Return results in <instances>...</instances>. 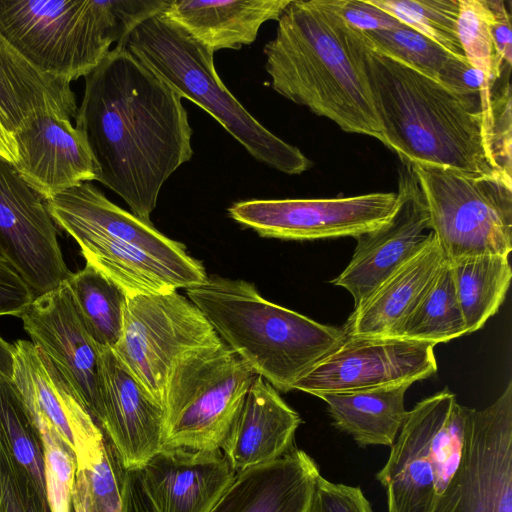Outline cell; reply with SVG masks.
<instances>
[{
	"instance_id": "1",
	"label": "cell",
	"mask_w": 512,
	"mask_h": 512,
	"mask_svg": "<svg viewBox=\"0 0 512 512\" xmlns=\"http://www.w3.org/2000/svg\"><path fill=\"white\" fill-rule=\"evenodd\" d=\"M84 78L75 127L99 167L98 182L151 222L163 184L193 155L182 98L123 45Z\"/></svg>"
},
{
	"instance_id": "2",
	"label": "cell",
	"mask_w": 512,
	"mask_h": 512,
	"mask_svg": "<svg viewBox=\"0 0 512 512\" xmlns=\"http://www.w3.org/2000/svg\"><path fill=\"white\" fill-rule=\"evenodd\" d=\"M264 45L271 87L341 130L383 141L367 72L371 48L333 0H290Z\"/></svg>"
},
{
	"instance_id": "3",
	"label": "cell",
	"mask_w": 512,
	"mask_h": 512,
	"mask_svg": "<svg viewBox=\"0 0 512 512\" xmlns=\"http://www.w3.org/2000/svg\"><path fill=\"white\" fill-rule=\"evenodd\" d=\"M367 72L382 127V143L410 163L512 179L493 161L481 100L372 49Z\"/></svg>"
},
{
	"instance_id": "4",
	"label": "cell",
	"mask_w": 512,
	"mask_h": 512,
	"mask_svg": "<svg viewBox=\"0 0 512 512\" xmlns=\"http://www.w3.org/2000/svg\"><path fill=\"white\" fill-rule=\"evenodd\" d=\"M186 295L222 342L278 392L293 390L346 338L342 328L274 304L244 280L207 277Z\"/></svg>"
},
{
	"instance_id": "5",
	"label": "cell",
	"mask_w": 512,
	"mask_h": 512,
	"mask_svg": "<svg viewBox=\"0 0 512 512\" xmlns=\"http://www.w3.org/2000/svg\"><path fill=\"white\" fill-rule=\"evenodd\" d=\"M168 0H0V33L43 73L85 77Z\"/></svg>"
},
{
	"instance_id": "6",
	"label": "cell",
	"mask_w": 512,
	"mask_h": 512,
	"mask_svg": "<svg viewBox=\"0 0 512 512\" xmlns=\"http://www.w3.org/2000/svg\"><path fill=\"white\" fill-rule=\"evenodd\" d=\"M161 12L138 24L121 45L210 114L255 160L288 175L309 170L312 161L263 126L223 84L214 52Z\"/></svg>"
},
{
	"instance_id": "7",
	"label": "cell",
	"mask_w": 512,
	"mask_h": 512,
	"mask_svg": "<svg viewBox=\"0 0 512 512\" xmlns=\"http://www.w3.org/2000/svg\"><path fill=\"white\" fill-rule=\"evenodd\" d=\"M257 376L222 341L178 358L165 385L163 447L220 449Z\"/></svg>"
},
{
	"instance_id": "8",
	"label": "cell",
	"mask_w": 512,
	"mask_h": 512,
	"mask_svg": "<svg viewBox=\"0 0 512 512\" xmlns=\"http://www.w3.org/2000/svg\"><path fill=\"white\" fill-rule=\"evenodd\" d=\"M410 163V162H409ZM447 262L512 250V179L411 163Z\"/></svg>"
},
{
	"instance_id": "9",
	"label": "cell",
	"mask_w": 512,
	"mask_h": 512,
	"mask_svg": "<svg viewBox=\"0 0 512 512\" xmlns=\"http://www.w3.org/2000/svg\"><path fill=\"white\" fill-rule=\"evenodd\" d=\"M221 341L198 307L175 290L127 295L122 333L112 350L163 409L165 385L175 361Z\"/></svg>"
},
{
	"instance_id": "10",
	"label": "cell",
	"mask_w": 512,
	"mask_h": 512,
	"mask_svg": "<svg viewBox=\"0 0 512 512\" xmlns=\"http://www.w3.org/2000/svg\"><path fill=\"white\" fill-rule=\"evenodd\" d=\"M432 512H512V381L488 407L470 408L457 470Z\"/></svg>"
},
{
	"instance_id": "11",
	"label": "cell",
	"mask_w": 512,
	"mask_h": 512,
	"mask_svg": "<svg viewBox=\"0 0 512 512\" xmlns=\"http://www.w3.org/2000/svg\"><path fill=\"white\" fill-rule=\"evenodd\" d=\"M398 207L397 192H373L341 198L239 201L228 213L261 237L303 241L357 238L388 223Z\"/></svg>"
},
{
	"instance_id": "12",
	"label": "cell",
	"mask_w": 512,
	"mask_h": 512,
	"mask_svg": "<svg viewBox=\"0 0 512 512\" xmlns=\"http://www.w3.org/2000/svg\"><path fill=\"white\" fill-rule=\"evenodd\" d=\"M0 257L34 296L67 280L69 271L44 198L0 157Z\"/></svg>"
},
{
	"instance_id": "13",
	"label": "cell",
	"mask_w": 512,
	"mask_h": 512,
	"mask_svg": "<svg viewBox=\"0 0 512 512\" xmlns=\"http://www.w3.org/2000/svg\"><path fill=\"white\" fill-rule=\"evenodd\" d=\"M434 345L397 337H349L293 386L318 396L410 383L437 371Z\"/></svg>"
},
{
	"instance_id": "14",
	"label": "cell",
	"mask_w": 512,
	"mask_h": 512,
	"mask_svg": "<svg viewBox=\"0 0 512 512\" xmlns=\"http://www.w3.org/2000/svg\"><path fill=\"white\" fill-rule=\"evenodd\" d=\"M20 318L31 342L59 367L101 429L100 348L84 327L66 281L34 297Z\"/></svg>"
},
{
	"instance_id": "15",
	"label": "cell",
	"mask_w": 512,
	"mask_h": 512,
	"mask_svg": "<svg viewBox=\"0 0 512 512\" xmlns=\"http://www.w3.org/2000/svg\"><path fill=\"white\" fill-rule=\"evenodd\" d=\"M399 207L383 226L356 238L346 268L331 281L346 289L358 307L398 266L426 240L430 230L427 204L411 163L398 168Z\"/></svg>"
},
{
	"instance_id": "16",
	"label": "cell",
	"mask_w": 512,
	"mask_h": 512,
	"mask_svg": "<svg viewBox=\"0 0 512 512\" xmlns=\"http://www.w3.org/2000/svg\"><path fill=\"white\" fill-rule=\"evenodd\" d=\"M46 206L55 224L64 231L82 230L133 245L173 269L191 287L208 277L203 264L190 256L182 243L112 203L91 182L51 197Z\"/></svg>"
},
{
	"instance_id": "17",
	"label": "cell",
	"mask_w": 512,
	"mask_h": 512,
	"mask_svg": "<svg viewBox=\"0 0 512 512\" xmlns=\"http://www.w3.org/2000/svg\"><path fill=\"white\" fill-rule=\"evenodd\" d=\"M101 430L127 470L140 469L163 447L162 407L110 348L100 349Z\"/></svg>"
},
{
	"instance_id": "18",
	"label": "cell",
	"mask_w": 512,
	"mask_h": 512,
	"mask_svg": "<svg viewBox=\"0 0 512 512\" xmlns=\"http://www.w3.org/2000/svg\"><path fill=\"white\" fill-rule=\"evenodd\" d=\"M13 135L18 152L14 166L45 201L84 182L98 181L99 167L70 119L40 115Z\"/></svg>"
},
{
	"instance_id": "19",
	"label": "cell",
	"mask_w": 512,
	"mask_h": 512,
	"mask_svg": "<svg viewBox=\"0 0 512 512\" xmlns=\"http://www.w3.org/2000/svg\"><path fill=\"white\" fill-rule=\"evenodd\" d=\"M158 512H210L236 473L221 449L162 447L140 469Z\"/></svg>"
},
{
	"instance_id": "20",
	"label": "cell",
	"mask_w": 512,
	"mask_h": 512,
	"mask_svg": "<svg viewBox=\"0 0 512 512\" xmlns=\"http://www.w3.org/2000/svg\"><path fill=\"white\" fill-rule=\"evenodd\" d=\"M440 391L407 412L376 478L386 491L388 512H432L438 499L431 435Z\"/></svg>"
},
{
	"instance_id": "21",
	"label": "cell",
	"mask_w": 512,
	"mask_h": 512,
	"mask_svg": "<svg viewBox=\"0 0 512 512\" xmlns=\"http://www.w3.org/2000/svg\"><path fill=\"white\" fill-rule=\"evenodd\" d=\"M302 420L266 380L257 376L220 446L235 473L292 451Z\"/></svg>"
},
{
	"instance_id": "22",
	"label": "cell",
	"mask_w": 512,
	"mask_h": 512,
	"mask_svg": "<svg viewBox=\"0 0 512 512\" xmlns=\"http://www.w3.org/2000/svg\"><path fill=\"white\" fill-rule=\"evenodd\" d=\"M446 262L432 231L423 244L356 308L342 328L349 337H397Z\"/></svg>"
},
{
	"instance_id": "23",
	"label": "cell",
	"mask_w": 512,
	"mask_h": 512,
	"mask_svg": "<svg viewBox=\"0 0 512 512\" xmlns=\"http://www.w3.org/2000/svg\"><path fill=\"white\" fill-rule=\"evenodd\" d=\"M317 463L305 451L236 473L210 512H310Z\"/></svg>"
},
{
	"instance_id": "24",
	"label": "cell",
	"mask_w": 512,
	"mask_h": 512,
	"mask_svg": "<svg viewBox=\"0 0 512 512\" xmlns=\"http://www.w3.org/2000/svg\"><path fill=\"white\" fill-rule=\"evenodd\" d=\"M14 345L12 381L30 413L43 416L75 452V438L96 423L59 367L31 341Z\"/></svg>"
},
{
	"instance_id": "25",
	"label": "cell",
	"mask_w": 512,
	"mask_h": 512,
	"mask_svg": "<svg viewBox=\"0 0 512 512\" xmlns=\"http://www.w3.org/2000/svg\"><path fill=\"white\" fill-rule=\"evenodd\" d=\"M290 0H168L162 14L212 50L253 43L260 27L278 20Z\"/></svg>"
},
{
	"instance_id": "26",
	"label": "cell",
	"mask_w": 512,
	"mask_h": 512,
	"mask_svg": "<svg viewBox=\"0 0 512 512\" xmlns=\"http://www.w3.org/2000/svg\"><path fill=\"white\" fill-rule=\"evenodd\" d=\"M77 109L70 83L38 70L0 33V122L9 132L40 115L71 119Z\"/></svg>"
},
{
	"instance_id": "27",
	"label": "cell",
	"mask_w": 512,
	"mask_h": 512,
	"mask_svg": "<svg viewBox=\"0 0 512 512\" xmlns=\"http://www.w3.org/2000/svg\"><path fill=\"white\" fill-rule=\"evenodd\" d=\"M403 383L367 390L323 393L332 425L349 434L359 447L389 446L394 443L407 415Z\"/></svg>"
},
{
	"instance_id": "28",
	"label": "cell",
	"mask_w": 512,
	"mask_h": 512,
	"mask_svg": "<svg viewBox=\"0 0 512 512\" xmlns=\"http://www.w3.org/2000/svg\"><path fill=\"white\" fill-rule=\"evenodd\" d=\"M467 334L481 329L504 302L512 270L508 256L481 254L448 262Z\"/></svg>"
},
{
	"instance_id": "29",
	"label": "cell",
	"mask_w": 512,
	"mask_h": 512,
	"mask_svg": "<svg viewBox=\"0 0 512 512\" xmlns=\"http://www.w3.org/2000/svg\"><path fill=\"white\" fill-rule=\"evenodd\" d=\"M66 283L92 340L100 349H113L122 333L126 292L88 263Z\"/></svg>"
},
{
	"instance_id": "30",
	"label": "cell",
	"mask_w": 512,
	"mask_h": 512,
	"mask_svg": "<svg viewBox=\"0 0 512 512\" xmlns=\"http://www.w3.org/2000/svg\"><path fill=\"white\" fill-rule=\"evenodd\" d=\"M74 488L87 512H123L121 480L124 466L102 430L96 426L75 445Z\"/></svg>"
},
{
	"instance_id": "31",
	"label": "cell",
	"mask_w": 512,
	"mask_h": 512,
	"mask_svg": "<svg viewBox=\"0 0 512 512\" xmlns=\"http://www.w3.org/2000/svg\"><path fill=\"white\" fill-rule=\"evenodd\" d=\"M466 334L451 269L446 261L404 321L398 337L435 346Z\"/></svg>"
},
{
	"instance_id": "32",
	"label": "cell",
	"mask_w": 512,
	"mask_h": 512,
	"mask_svg": "<svg viewBox=\"0 0 512 512\" xmlns=\"http://www.w3.org/2000/svg\"><path fill=\"white\" fill-rule=\"evenodd\" d=\"M0 439L47 500L41 436L12 378L4 375H0Z\"/></svg>"
},
{
	"instance_id": "33",
	"label": "cell",
	"mask_w": 512,
	"mask_h": 512,
	"mask_svg": "<svg viewBox=\"0 0 512 512\" xmlns=\"http://www.w3.org/2000/svg\"><path fill=\"white\" fill-rule=\"evenodd\" d=\"M401 23L466 60L458 37L460 0H366Z\"/></svg>"
},
{
	"instance_id": "34",
	"label": "cell",
	"mask_w": 512,
	"mask_h": 512,
	"mask_svg": "<svg viewBox=\"0 0 512 512\" xmlns=\"http://www.w3.org/2000/svg\"><path fill=\"white\" fill-rule=\"evenodd\" d=\"M492 12L488 0H460L458 37L467 62L482 72L492 88L506 67L497 55L490 34Z\"/></svg>"
},
{
	"instance_id": "35",
	"label": "cell",
	"mask_w": 512,
	"mask_h": 512,
	"mask_svg": "<svg viewBox=\"0 0 512 512\" xmlns=\"http://www.w3.org/2000/svg\"><path fill=\"white\" fill-rule=\"evenodd\" d=\"M364 32L372 50L436 80L448 59L453 56L403 23L389 30Z\"/></svg>"
},
{
	"instance_id": "36",
	"label": "cell",
	"mask_w": 512,
	"mask_h": 512,
	"mask_svg": "<svg viewBox=\"0 0 512 512\" xmlns=\"http://www.w3.org/2000/svg\"><path fill=\"white\" fill-rule=\"evenodd\" d=\"M29 414L42 440L45 489L50 510L74 512L72 494L77 470L76 454L43 416Z\"/></svg>"
},
{
	"instance_id": "37",
	"label": "cell",
	"mask_w": 512,
	"mask_h": 512,
	"mask_svg": "<svg viewBox=\"0 0 512 512\" xmlns=\"http://www.w3.org/2000/svg\"><path fill=\"white\" fill-rule=\"evenodd\" d=\"M0 512H51L29 476L0 439Z\"/></svg>"
},
{
	"instance_id": "38",
	"label": "cell",
	"mask_w": 512,
	"mask_h": 512,
	"mask_svg": "<svg viewBox=\"0 0 512 512\" xmlns=\"http://www.w3.org/2000/svg\"><path fill=\"white\" fill-rule=\"evenodd\" d=\"M489 150L498 169L511 174V87L509 80L494 88Z\"/></svg>"
},
{
	"instance_id": "39",
	"label": "cell",
	"mask_w": 512,
	"mask_h": 512,
	"mask_svg": "<svg viewBox=\"0 0 512 512\" xmlns=\"http://www.w3.org/2000/svg\"><path fill=\"white\" fill-rule=\"evenodd\" d=\"M310 512H373L360 487L317 478Z\"/></svg>"
},
{
	"instance_id": "40",
	"label": "cell",
	"mask_w": 512,
	"mask_h": 512,
	"mask_svg": "<svg viewBox=\"0 0 512 512\" xmlns=\"http://www.w3.org/2000/svg\"><path fill=\"white\" fill-rule=\"evenodd\" d=\"M342 18L361 31L389 30L402 23L396 18L362 0H333Z\"/></svg>"
},
{
	"instance_id": "41",
	"label": "cell",
	"mask_w": 512,
	"mask_h": 512,
	"mask_svg": "<svg viewBox=\"0 0 512 512\" xmlns=\"http://www.w3.org/2000/svg\"><path fill=\"white\" fill-rule=\"evenodd\" d=\"M34 297L26 282L0 257V316L20 317Z\"/></svg>"
},
{
	"instance_id": "42",
	"label": "cell",
	"mask_w": 512,
	"mask_h": 512,
	"mask_svg": "<svg viewBox=\"0 0 512 512\" xmlns=\"http://www.w3.org/2000/svg\"><path fill=\"white\" fill-rule=\"evenodd\" d=\"M492 12L490 34L497 55L505 64L511 66L512 61V32L510 13L504 1L488 0Z\"/></svg>"
},
{
	"instance_id": "43",
	"label": "cell",
	"mask_w": 512,
	"mask_h": 512,
	"mask_svg": "<svg viewBox=\"0 0 512 512\" xmlns=\"http://www.w3.org/2000/svg\"><path fill=\"white\" fill-rule=\"evenodd\" d=\"M121 496L123 512H158L142 485L137 469L124 468Z\"/></svg>"
},
{
	"instance_id": "44",
	"label": "cell",
	"mask_w": 512,
	"mask_h": 512,
	"mask_svg": "<svg viewBox=\"0 0 512 512\" xmlns=\"http://www.w3.org/2000/svg\"><path fill=\"white\" fill-rule=\"evenodd\" d=\"M0 157L15 163L18 158L17 145L14 135L0 122Z\"/></svg>"
},
{
	"instance_id": "45",
	"label": "cell",
	"mask_w": 512,
	"mask_h": 512,
	"mask_svg": "<svg viewBox=\"0 0 512 512\" xmlns=\"http://www.w3.org/2000/svg\"><path fill=\"white\" fill-rule=\"evenodd\" d=\"M15 361L14 345L0 336V375L12 378Z\"/></svg>"
},
{
	"instance_id": "46",
	"label": "cell",
	"mask_w": 512,
	"mask_h": 512,
	"mask_svg": "<svg viewBox=\"0 0 512 512\" xmlns=\"http://www.w3.org/2000/svg\"><path fill=\"white\" fill-rule=\"evenodd\" d=\"M72 503L74 512H87L84 499L75 488H73Z\"/></svg>"
}]
</instances>
